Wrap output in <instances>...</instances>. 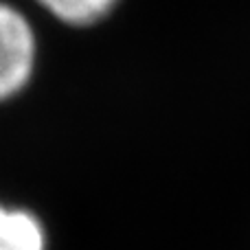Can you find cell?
Wrapping results in <instances>:
<instances>
[{
  "instance_id": "1",
  "label": "cell",
  "mask_w": 250,
  "mask_h": 250,
  "mask_svg": "<svg viewBox=\"0 0 250 250\" xmlns=\"http://www.w3.org/2000/svg\"><path fill=\"white\" fill-rule=\"evenodd\" d=\"M38 62V38L26 16L0 2V101L20 95Z\"/></svg>"
},
{
  "instance_id": "3",
  "label": "cell",
  "mask_w": 250,
  "mask_h": 250,
  "mask_svg": "<svg viewBox=\"0 0 250 250\" xmlns=\"http://www.w3.org/2000/svg\"><path fill=\"white\" fill-rule=\"evenodd\" d=\"M119 0H38L53 18L70 26H90L112 13Z\"/></svg>"
},
{
  "instance_id": "2",
  "label": "cell",
  "mask_w": 250,
  "mask_h": 250,
  "mask_svg": "<svg viewBox=\"0 0 250 250\" xmlns=\"http://www.w3.org/2000/svg\"><path fill=\"white\" fill-rule=\"evenodd\" d=\"M46 235L33 213L0 204V250H44Z\"/></svg>"
}]
</instances>
